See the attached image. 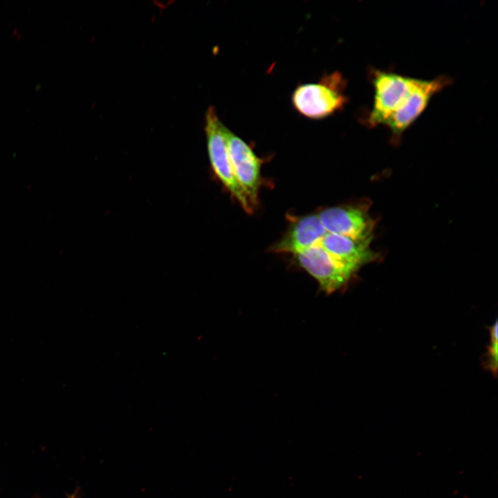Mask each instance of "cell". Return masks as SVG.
I'll list each match as a JSON object with an SVG mask.
<instances>
[{
  "label": "cell",
  "mask_w": 498,
  "mask_h": 498,
  "mask_svg": "<svg viewBox=\"0 0 498 498\" xmlns=\"http://www.w3.org/2000/svg\"><path fill=\"white\" fill-rule=\"evenodd\" d=\"M225 129L226 127L219 120L214 108L210 107L205 113V131L211 167L217 178L243 210L250 214L254 208L234 174L228 149Z\"/></svg>",
  "instance_id": "obj_2"
},
{
  "label": "cell",
  "mask_w": 498,
  "mask_h": 498,
  "mask_svg": "<svg viewBox=\"0 0 498 498\" xmlns=\"http://www.w3.org/2000/svg\"><path fill=\"white\" fill-rule=\"evenodd\" d=\"M347 82L338 71L325 73L314 83L298 85L291 96L295 110L313 120H321L342 111L348 102Z\"/></svg>",
  "instance_id": "obj_1"
},
{
  "label": "cell",
  "mask_w": 498,
  "mask_h": 498,
  "mask_svg": "<svg viewBox=\"0 0 498 498\" xmlns=\"http://www.w3.org/2000/svg\"><path fill=\"white\" fill-rule=\"evenodd\" d=\"M225 138L235 177L254 208L261 185V160L246 142L227 127Z\"/></svg>",
  "instance_id": "obj_5"
},
{
  "label": "cell",
  "mask_w": 498,
  "mask_h": 498,
  "mask_svg": "<svg viewBox=\"0 0 498 498\" xmlns=\"http://www.w3.org/2000/svg\"><path fill=\"white\" fill-rule=\"evenodd\" d=\"M326 233L317 214L305 215L292 223L288 231L271 247L270 250L275 253L296 255L318 246Z\"/></svg>",
  "instance_id": "obj_8"
},
{
  "label": "cell",
  "mask_w": 498,
  "mask_h": 498,
  "mask_svg": "<svg viewBox=\"0 0 498 498\" xmlns=\"http://www.w3.org/2000/svg\"><path fill=\"white\" fill-rule=\"evenodd\" d=\"M317 215L329 233L371 241L374 221L367 211L360 206L330 207L322 210Z\"/></svg>",
  "instance_id": "obj_6"
},
{
  "label": "cell",
  "mask_w": 498,
  "mask_h": 498,
  "mask_svg": "<svg viewBox=\"0 0 498 498\" xmlns=\"http://www.w3.org/2000/svg\"><path fill=\"white\" fill-rule=\"evenodd\" d=\"M416 82V78L393 72L374 71L372 84L374 96L367 120L369 125H384L394 113L404 107Z\"/></svg>",
  "instance_id": "obj_3"
},
{
  "label": "cell",
  "mask_w": 498,
  "mask_h": 498,
  "mask_svg": "<svg viewBox=\"0 0 498 498\" xmlns=\"http://www.w3.org/2000/svg\"><path fill=\"white\" fill-rule=\"evenodd\" d=\"M450 83L447 77L432 80L417 79L405 106L385 123L394 136H400L425 109L432 98Z\"/></svg>",
  "instance_id": "obj_7"
},
{
  "label": "cell",
  "mask_w": 498,
  "mask_h": 498,
  "mask_svg": "<svg viewBox=\"0 0 498 498\" xmlns=\"http://www.w3.org/2000/svg\"><path fill=\"white\" fill-rule=\"evenodd\" d=\"M295 256L298 264L317 281L321 290L327 294L345 286L357 271L335 260L319 245Z\"/></svg>",
  "instance_id": "obj_4"
},
{
  "label": "cell",
  "mask_w": 498,
  "mask_h": 498,
  "mask_svg": "<svg viewBox=\"0 0 498 498\" xmlns=\"http://www.w3.org/2000/svg\"><path fill=\"white\" fill-rule=\"evenodd\" d=\"M369 243L370 241L327 232L319 246L335 260L358 270L375 257Z\"/></svg>",
  "instance_id": "obj_9"
},
{
  "label": "cell",
  "mask_w": 498,
  "mask_h": 498,
  "mask_svg": "<svg viewBox=\"0 0 498 498\" xmlns=\"http://www.w3.org/2000/svg\"><path fill=\"white\" fill-rule=\"evenodd\" d=\"M486 365L492 372L497 369V322L491 327L490 341L488 345L486 358Z\"/></svg>",
  "instance_id": "obj_10"
}]
</instances>
